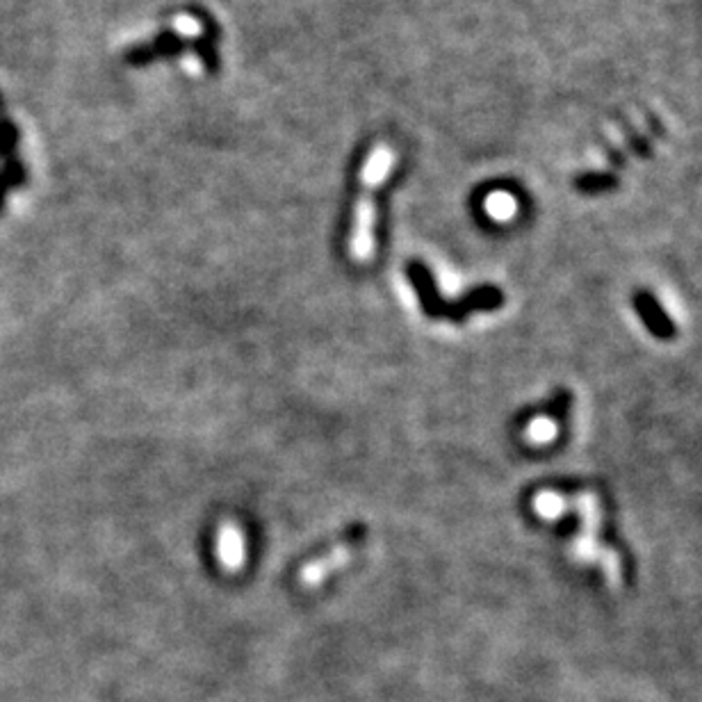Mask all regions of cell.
<instances>
[{
	"mask_svg": "<svg viewBox=\"0 0 702 702\" xmlns=\"http://www.w3.org/2000/svg\"><path fill=\"white\" fill-rule=\"evenodd\" d=\"M397 155L393 146L377 144L367 155L361 169V194H358L354 210V226H351L349 253L356 263H370L374 256V226H377V208L374 197L379 187L393 174Z\"/></svg>",
	"mask_w": 702,
	"mask_h": 702,
	"instance_id": "cell-1",
	"label": "cell"
},
{
	"mask_svg": "<svg viewBox=\"0 0 702 702\" xmlns=\"http://www.w3.org/2000/svg\"><path fill=\"white\" fill-rule=\"evenodd\" d=\"M575 504H577L579 518H582V529H579V536L570 552H573V557L577 561H598L609 586L614 591H618L625 582V570H623V561H620V554L616 550L607 548V545L598 543L600 516H602L598 497L593 493H579Z\"/></svg>",
	"mask_w": 702,
	"mask_h": 702,
	"instance_id": "cell-2",
	"label": "cell"
},
{
	"mask_svg": "<svg viewBox=\"0 0 702 702\" xmlns=\"http://www.w3.org/2000/svg\"><path fill=\"white\" fill-rule=\"evenodd\" d=\"M217 559L226 570H240L247 561V545H244L242 529L233 520H226L217 529Z\"/></svg>",
	"mask_w": 702,
	"mask_h": 702,
	"instance_id": "cell-3",
	"label": "cell"
},
{
	"mask_svg": "<svg viewBox=\"0 0 702 702\" xmlns=\"http://www.w3.org/2000/svg\"><path fill=\"white\" fill-rule=\"evenodd\" d=\"M634 308H636V313L641 315L643 324L648 326V331L652 333V336L661 338V340H671L675 336V324L668 320L664 308L657 304V299L652 297L650 292H636Z\"/></svg>",
	"mask_w": 702,
	"mask_h": 702,
	"instance_id": "cell-4",
	"label": "cell"
},
{
	"mask_svg": "<svg viewBox=\"0 0 702 702\" xmlns=\"http://www.w3.org/2000/svg\"><path fill=\"white\" fill-rule=\"evenodd\" d=\"M349 559H351V548L349 545H340V548H336L333 552L324 554L322 559L308 561L306 566L301 568V584H306V586L320 584L322 579L331 573V570L340 568L342 563H347Z\"/></svg>",
	"mask_w": 702,
	"mask_h": 702,
	"instance_id": "cell-5",
	"label": "cell"
},
{
	"mask_svg": "<svg viewBox=\"0 0 702 702\" xmlns=\"http://www.w3.org/2000/svg\"><path fill=\"white\" fill-rule=\"evenodd\" d=\"M518 210H520V203L511 192L493 190L486 194L484 212L493 219V222H502V224L511 222V219L518 217Z\"/></svg>",
	"mask_w": 702,
	"mask_h": 702,
	"instance_id": "cell-6",
	"label": "cell"
},
{
	"mask_svg": "<svg viewBox=\"0 0 702 702\" xmlns=\"http://www.w3.org/2000/svg\"><path fill=\"white\" fill-rule=\"evenodd\" d=\"M559 436L557 420L550 415H538L532 422H527L525 427V440L529 445H548Z\"/></svg>",
	"mask_w": 702,
	"mask_h": 702,
	"instance_id": "cell-7",
	"label": "cell"
},
{
	"mask_svg": "<svg viewBox=\"0 0 702 702\" xmlns=\"http://www.w3.org/2000/svg\"><path fill=\"white\" fill-rule=\"evenodd\" d=\"M534 509L545 520H557L568 511V502L563 500V495L552 491H541L534 497Z\"/></svg>",
	"mask_w": 702,
	"mask_h": 702,
	"instance_id": "cell-8",
	"label": "cell"
},
{
	"mask_svg": "<svg viewBox=\"0 0 702 702\" xmlns=\"http://www.w3.org/2000/svg\"><path fill=\"white\" fill-rule=\"evenodd\" d=\"M171 28H174L178 35L183 37H199L203 32V26L199 19H194L190 14H178L174 16V21H171Z\"/></svg>",
	"mask_w": 702,
	"mask_h": 702,
	"instance_id": "cell-9",
	"label": "cell"
},
{
	"mask_svg": "<svg viewBox=\"0 0 702 702\" xmlns=\"http://www.w3.org/2000/svg\"><path fill=\"white\" fill-rule=\"evenodd\" d=\"M181 62H183V69L190 71L192 76H201V73H203V64H201V60H199L197 55H185Z\"/></svg>",
	"mask_w": 702,
	"mask_h": 702,
	"instance_id": "cell-10",
	"label": "cell"
}]
</instances>
